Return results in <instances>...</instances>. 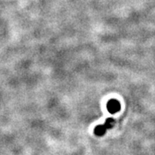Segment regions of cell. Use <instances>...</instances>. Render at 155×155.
Segmentation results:
<instances>
[{
	"label": "cell",
	"instance_id": "obj_1",
	"mask_svg": "<svg viewBox=\"0 0 155 155\" xmlns=\"http://www.w3.org/2000/svg\"><path fill=\"white\" fill-rule=\"evenodd\" d=\"M107 109H108V111L110 113L115 114V113L120 110L121 104L116 99H110L108 102V104H107Z\"/></svg>",
	"mask_w": 155,
	"mask_h": 155
},
{
	"label": "cell",
	"instance_id": "obj_2",
	"mask_svg": "<svg viewBox=\"0 0 155 155\" xmlns=\"http://www.w3.org/2000/svg\"><path fill=\"white\" fill-rule=\"evenodd\" d=\"M106 130H107V128H106L104 125H98L95 128V134L97 135V136H103L105 134Z\"/></svg>",
	"mask_w": 155,
	"mask_h": 155
},
{
	"label": "cell",
	"instance_id": "obj_3",
	"mask_svg": "<svg viewBox=\"0 0 155 155\" xmlns=\"http://www.w3.org/2000/svg\"><path fill=\"white\" fill-rule=\"evenodd\" d=\"M104 125L105 126L107 129L108 128H111V127H113V126L115 125V120L112 119V118H108L105 121V123Z\"/></svg>",
	"mask_w": 155,
	"mask_h": 155
}]
</instances>
